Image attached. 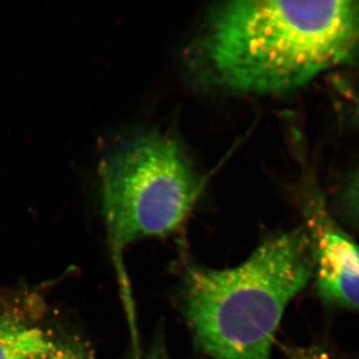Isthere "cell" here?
Wrapping results in <instances>:
<instances>
[{
    "label": "cell",
    "mask_w": 359,
    "mask_h": 359,
    "mask_svg": "<svg viewBox=\"0 0 359 359\" xmlns=\"http://www.w3.org/2000/svg\"><path fill=\"white\" fill-rule=\"evenodd\" d=\"M313 273L306 229L271 236L233 268L189 266L184 313L201 348L212 359H271L285 309Z\"/></svg>",
    "instance_id": "obj_2"
},
{
    "label": "cell",
    "mask_w": 359,
    "mask_h": 359,
    "mask_svg": "<svg viewBox=\"0 0 359 359\" xmlns=\"http://www.w3.org/2000/svg\"><path fill=\"white\" fill-rule=\"evenodd\" d=\"M37 359H89L80 347L72 344H59L50 353Z\"/></svg>",
    "instance_id": "obj_8"
},
{
    "label": "cell",
    "mask_w": 359,
    "mask_h": 359,
    "mask_svg": "<svg viewBox=\"0 0 359 359\" xmlns=\"http://www.w3.org/2000/svg\"><path fill=\"white\" fill-rule=\"evenodd\" d=\"M289 359H337L327 351L318 346L290 347L287 351Z\"/></svg>",
    "instance_id": "obj_7"
},
{
    "label": "cell",
    "mask_w": 359,
    "mask_h": 359,
    "mask_svg": "<svg viewBox=\"0 0 359 359\" xmlns=\"http://www.w3.org/2000/svg\"><path fill=\"white\" fill-rule=\"evenodd\" d=\"M57 342L41 328L18 318L0 316V359H37L50 353Z\"/></svg>",
    "instance_id": "obj_5"
},
{
    "label": "cell",
    "mask_w": 359,
    "mask_h": 359,
    "mask_svg": "<svg viewBox=\"0 0 359 359\" xmlns=\"http://www.w3.org/2000/svg\"><path fill=\"white\" fill-rule=\"evenodd\" d=\"M341 205L346 216L359 226V169L344 188Z\"/></svg>",
    "instance_id": "obj_6"
},
{
    "label": "cell",
    "mask_w": 359,
    "mask_h": 359,
    "mask_svg": "<svg viewBox=\"0 0 359 359\" xmlns=\"http://www.w3.org/2000/svg\"><path fill=\"white\" fill-rule=\"evenodd\" d=\"M358 114H359V102H358Z\"/></svg>",
    "instance_id": "obj_10"
},
{
    "label": "cell",
    "mask_w": 359,
    "mask_h": 359,
    "mask_svg": "<svg viewBox=\"0 0 359 359\" xmlns=\"http://www.w3.org/2000/svg\"><path fill=\"white\" fill-rule=\"evenodd\" d=\"M359 46V1H231L210 18L197 48L205 81L273 94L306 84Z\"/></svg>",
    "instance_id": "obj_1"
},
{
    "label": "cell",
    "mask_w": 359,
    "mask_h": 359,
    "mask_svg": "<svg viewBox=\"0 0 359 359\" xmlns=\"http://www.w3.org/2000/svg\"><path fill=\"white\" fill-rule=\"evenodd\" d=\"M136 359H169L168 358L167 353L165 351L164 346H163L162 342H156L154 346L148 351L147 354L141 358L139 356Z\"/></svg>",
    "instance_id": "obj_9"
},
{
    "label": "cell",
    "mask_w": 359,
    "mask_h": 359,
    "mask_svg": "<svg viewBox=\"0 0 359 359\" xmlns=\"http://www.w3.org/2000/svg\"><path fill=\"white\" fill-rule=\"evenodd\" d=\"M99 175L104 221L116 257L136 241L178 230L204 185L181 146L154 132L113 146L101 160Z\"/></svg>",
    "instance_id": "obj_3"
},
{
    "label": "cell",
    "mask_w": 359,
    "mask_h": 359,
    "mask_svg": "<svg viewBox=\"0 0 359 359\" xmlns=\"http://www.w3.org/2000/svg\"><path fill=\"white\" fill-rule=\"evenodd\" d=\"M306 222L321 297L330 304L359 309V244L320 205H309Z\"/></svg>",
    "instance_id": "obj_4"
}]
</instances>
